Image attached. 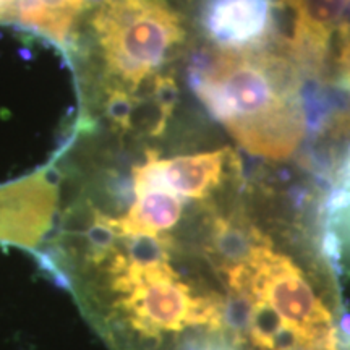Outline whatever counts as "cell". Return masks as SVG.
I'll return each mask as SVG.
<instances>
[{
    "label": "cell",
    "mask_w": 350,
    "mask_h": 350,
    "mask_svg": "<svg viewBox=\"0 0 350 350\" xmlns=\"http://www.w3.org/2000/svg\"><path fill=\"white\" fill-rule=\"evenodd\" d=\"M191 90L245 151L284 161L304 142L306 122L301 73L288 54L269 49L221 51L200 59Z\"/></svg>",
    "instance_id": "cell-1"
},
{
    "label": "cell",
    "mask_w": 350,
    "mask_h": 350,
    "mask_svg": "<svg viewBox=\"0 0 350 350\" xmlns=\"http://www.w3.org/2000/svg\"><path fill=\"white\" fill-rule=\"evenodd\" d=\"M81 21L65 52L70 64H86V81L125 91L163 75L187 36L169 0H90Z\"/></svg>",
    "instance_id": "cell-2"
},
{
    "label": "cell",
    "mask_w": 350,
    "mask_h": 350,
    "mask_svg": "<svg viewBox=\"0 0 350 350\" xmlns=\"http://www.w3.org/2000/svg\"><path fill=\"white\" fill-rule=\"evenodd\" d=\"M274 0H209L204 29L221 51H256L274 29Z\"/></svg>",
    "instance_id": "cell-3"
},
{
    "label": "cell",
    "mask_w": 350,
    "mask_h": 350,
    "mask_svg": "<svg viewBox=\"0 0 350 350\" xmlns=\"http://www.w3.org/2000/svg\"><path fill=\"white\" fill-rule=\"evenodd\" d=\"M234 161V152L227 148L175 157H161L157 151L148 150L137 165L180 198L203 201L222 185L227 165Z\"/></svg>",
    "instance_id": "cell-4"
},
{
    "label": "cell",
    "mask_w": 350,
    "mask_h": 350,
    "mask_svg": "<svg viewBox=\"0 0 350 350\" xmlns=\"http://www.w3.org/2000/svg\"><path fill=\"white\" fill-rule=\"evenodd\" d=\"M294 13V33L286 42L297 67L317 72L325 62L332 33L344 25L350 0H282Z\"/></svg>",
    "instance_id": "cell-5"
},
{
    "label": "cell",
    "mask_w": 350,
    "mask_h": 350,
    "mask_svg": "<svg viewBox=\"0 0 350 350\" xmlns=\"http://www.w3.org/2000/svg\"><path fill=\"white\" fill-rule=\"evenodd\" d=\"M88 5L90 0H0V25L38 34L67 52Z\"/></svg>",
    "instance_id": "cell-6"
},
{
    "label": "cell",
    "mask_w": 350,
    "mask_h": 350,
    "mask_svg": "<svg viewBox=\"0 0 350 350\" xmlns=\"http://www.w3.org/2000/svg\"><path fill=\"white\" fill-rule=\"evenodd\" d=\"M319 239L329 261L350 258V148L323 203Z\"/></svg>",
    "instance_id": "cell-7"
},
{
    "label": "cell",
    "mask_w": 350,
    "mask_h": 350,
    "mask_svg": "<svg viewBox=\"0 0 350 350\" xmlns=\"http://www.w3.org/2000/svg\"><path fill=\"white\" fill-rule=\"evenodd\" d=\"M340 38H342V47L339 55V68L342 73V81L350 90V28H340Z\"/></svg>",
    "instance_id": "cell-8"
},
{
    "label": "cell",
    "mask_w": 350,
    "mask_h": 350,
    "mask_svg": "<svg viewBox=\"0 0 350 350\" xmlns=\"http://www.w3.org/2000/svg\"><path fill=\"white\" fill-rule=\"evenodd\" d=\"M340 28H350V23H344L342 26H340Z\"/></svg>",
    "instance_id": "cell-9"
}]
</instances>
